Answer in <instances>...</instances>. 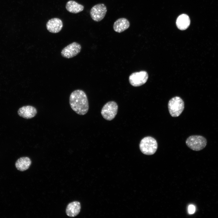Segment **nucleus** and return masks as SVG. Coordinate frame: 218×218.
<instances>
[{
  "label": "nucleus",
  "mask_w": 218,
  "mask_h": 218,
  "mask_svg": "<svg viewBox=\"0 0 218 218\" xmlns=\"http://www.w3.org/2000/svg\"><path fill=\"white\" fill-rule=\"evenodd\" d=\"M157 143L153 137L147 136L143 138L140 141L139 147L141 151L146 155L154 154L157 148Z\"/></svg>",
  "instance_id": "nucleus-2"
},
{
  "label": "nucleus",
  "mask_w": 218,
  "mask_h": 218,
  "mask_svg": "<svg viewBox=\"0 0 218 218\" xmlns=\"http://www.w3.org/2000/svg\"><path fill=\"white\" fill-rule=\"evenodd\" d=\"M37 113L35 107L31 105L22 107L18 111V115L21 117L26 119H30L35 117Z\"/></svg>",
  "instance_id": "nucleus-9"
},
{
  "label": "nucleus",
  "mask_w": 218,
  "mask_h": 218,
  "mask_svg": "<svg viewBox=\"0 0 218 218\" xmlns=\"http://www.w3.org/2000/svg\"><path fill=\"white\" fill-rule=\"evenodd\" d=\"M130 25L128 20L125 18L117 19L114 24V31L118 33L122 32L128 29Z\"/></svg>",
  "instance_id": "nucleus-12"
},
{
  "label": "nucleus",
  "mask_w": 218,
  "mask_h": 218,
  "mask_svg": "<svg viewBox=\"0 0 218 218\" xmlns=\"http://www.w3.org/2000/svg\"><path fill=\"white\" fill-rule=\"evenodd\" d=\"M118 106L114 101H110L107 103L102 108L101 113L103 117L107 121L114 119L117 112Z\"/></svg>",
  "instance_id": "nucleus-5"
},
{
  "label": "nucleus",
  "mask_w": 218,
  "mask_h": 218,
  "mask_svg": "<svg viewBox=\"0 0 218 218\" xmlns=\"http://www.w3.org/2000/svg\"><path fill=\"white\" fill-rule=\"evenodd\" d=\"M81 208V204L79 202L75 201L70 203L67 206L66 214L69 217H74L79 213Z\"/></svg>",
  "instance_id": "nucleus-11"
},
{
  "label": "nucleus",
  "mask_w": 218,
  "mask_h": 218,
  "mask_svg": "<svg viewBox=\"0 0 218 218\" xmlns=\"http://www.w3.org/2000/svg\"><path fill=\"white\" fill-rule=\"evenodd\" d=\"M148 75L145 71L135 72L131 74L129 78L130 84L134 87H139L144 84L147 81Z\"/></svg>",
  "instance_id": "nucleus-6"
},
{
  "label": "nucleus",
  "mask_w": 218,
  "mask_h": 218,
  "mask_svg": "<svg viewBox=\"0 0 218 218\" xmlns=\"http://www.w3.org/2000/svg\"><path fill=\"white\" fill-rule=\"evenodd\" d=\"M107 12L106 6L103 4H96L91 8L90 13L92 19L95 21H99L105 17Z\"/></svg>",
  "instance_id": "nucleus-7"
},
{
  "label": "nucleus",
  "mask_w": 218,
  "mask_h": 218,
  "mask_svg": "<svg viewBox=\"0 0 218 218\" xmlns=\"http://www.w3.org/2000/svg\"><path fill=\"white\" fill-rule=\"evenodd\" d=\"M206 139L204 137L198 135H192L186 140L187 145L191 150L198 151L203 149L207 144Z\"/></svg>",
  "instance_id": "nucleus-4"
},
{
  "label": "nucleus",
  "mask_w": 218,
  "mask_h": 218,
  "mask_svg": "<svg viewBox=\"0 0 218 218\" xmlns=\"http://www.w3.org/2000/svg\"><path fill=\"white\" fill-rule=\"evenodd\" d=\"M184 102L180 97L176 96L169 101L168 107L170 115L173 117H177L181 114L184 108Z\"/></svg>",
  "instance_id": "nucleus-3"
},
{
  "label": "nucleus",
  "mask_w": 218,
  "mask_h": 218,
  "mask_svg": "<svg viewBox=\"0 0 218 218\" xmlns=\"http://www.w3.org/2000/svg\"><path fill=\"white\" fill-rule=\"evenodd\" d=\"M81 45L76 42H73L64 48L61 51V54L64 58H70L77 55L81 51Z\"/></svg>",
  "instance_id": "nucleus-8"
},
{
  "label": "nucleus",
  "mask_w": 218,
  "mask_h": 218,
  "mask_svg": "<svg viewBox=\"0 0 218 218\" xmlns=\"http://www.w3.org/2000/svg\"><path fill=\"white\" fill-rule=\"evenodd\" d=\"M31 163V161L29 157H23L18 159L15 163V166L18 170L23 171L28 169Z\"/></svg>",
  "instance_id": "nucleus-13"
},
{
  "label": "nucleus",
  "mask_w": 218,
  "mask_h": 218,
  "mask_svg": "<svg viewBox=\"0 0 218 218\" xmlns=\"http://www.w3.org/2000/svg\"><path fill=\"white\" fill-rule=\"evenodd\" d=\"M66 8L71 13H77L83 11L84 7L74 1L70 0L67 3Z\"/></svg>",
  "instance_id": "nucleus-15"
},
{
  "label": "nucleus",
  "mask_w": 218,
  "mask_h": 218,
  "mask_svg": "<svg viewBox=\"0 0 218 218\" xmlns=\"http://www.w3.org/2000/svg\"><path fill=\"white\" fill-rule=\"evenodd\" d=\"M178 28L181 30L187 29L190 24V20L188 16L185 14L180 15L177 18L176 22Z\"/></svg>",
  "instance_id": "nucleus-14"
},
{
  "label": "nucleus",
  "mask_w": 218,
  "mask_h": 218,
  "mask_svg": "<svg viewBox=\"0 0 218 218\" xmlns=\"http://www.w3.org/2000/svg\"><path fill=\"white\" fill-rule=\"evenodd\" d=\"M195 208L194 206L193 205H190L188 207V211L190 214L193 213L195 211Z\"/></svg>",
  "instance_id": "nucleus-16"
},
{
  "label": "nucleus",
  "mask_w": 218,
  "mask_h": 218,
  "mask_svg": "<svg viewBox=\"0 0 218 218\" xmlns=\"http://www.w3.org/2000/svg\"><path fill=\"white\" fill-rule=\"evenodd\" d=\"M63 27V23L60 19L54 18L50 19L46 24V28L48 31L52 33L59 32Z\"/></svg>",
  "instance_id": "nucleus-10"
},
{
  "label": "nucleus",
  "mask_w": 218,
  "mask_h": 218,
  "mask_svg": "<svg viewBox=\"0 0 218 218\" xmlns=\"http://www.w3.org/2000/svg\"><path fill=\"white\" fill-rule=\"evenodd\" d=\"M69 104L73 111L80 115H84L88 112L89 104L85 92L78 89L73 91L69 97Z\"/></svg>",
  "instance_id": "nucleus-1"
}]
</instances>
